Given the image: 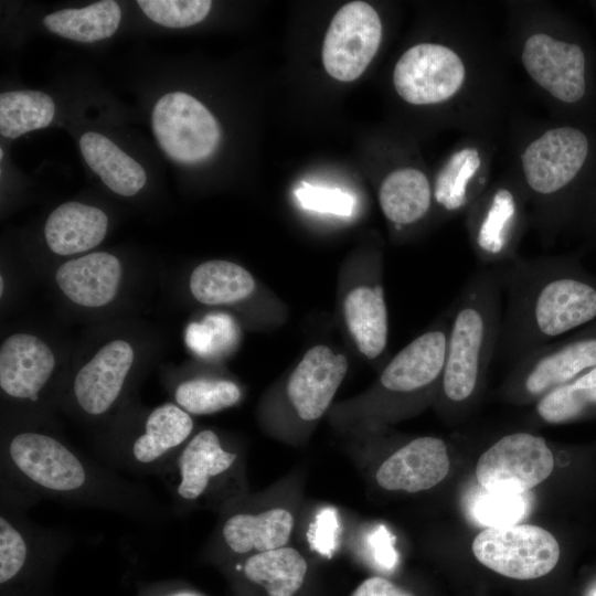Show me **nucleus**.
I'll use <instances>...</instances> for the list:
<instances>
[{"mask_svg":"<svg viewBox=\"0 0 596 596\" xmlns=\"http://www.w3.org/2000/svg\"><path fill=\"white\" fill-rule=\"evenodd\" d=\"M596 158L592 135L582 127L551 128L531 141L521 155L528 187L553 204V220L574 217L588 194L587 178Z\"/></svg>","mask_w":596,"mask_h":596,"instance_id":"nucleus-4","label":"nucleus"},{"mask_svg":"<svg viewBox=\"0 0 596 596\" xmlns=\"http://www.w3.org/2000/svg\"><path fill=\"white\" fill-rule=\"evenodd\" d=\"M121 277L119 259L106 252H96L62 264L56 283L64 295L84 307H102L117 294Z\"/></svg>","mask_w":596,"mask_h":596,"instance_id":"nucleus-21","label":"nucleus"},{"mask_svg":"<svg viewBox=\"0 0 596 596\" xmlns=\"http://www.w3.org/2000/svg\"><path fill=\"white\" fill-rule=\"evenodd\" d=\"M351 596H414L401 588L393 582L381 577L372 576L364 579L352 593Z\"/></svg>","mask_w":596,"mask_h":596,"instance_id":"nucleus-37","label":"nucleus"},{"mask_svg":"<svg viewBox=\"0 0 596 596\" xmlns=\"http://www.w3.org/2000/svg\"><path fill=\"white\" fill-rule=\"evenodd\" d=\"M343 315L359 351L371 360L380 358L389 337L383 286L374 283L353 288L344 298Z\"/></svg>","mask_w":596,"mask_h":596,"instance_id":"nucleus-23","label":"nucleus"},{"mask_svg":"<svg viewBox=\"0 0 596 596\" xmlns=\"http://www.w3.org/2000/svg\"><path fill=\"white\" fill-rule=\"evenodd\" d=\"M238 338V328L226 313H211L201 322H192L185 331L190 350L204 359H216L233 350Z\"/></svg>","mask_w":596,"mask_h":596,"instance_id":"nucleus-33","label":"nucleus"},{"mask_svg":"<svg viewBox=\"0 0 596 596\" xmlns=\"http://www.w3.org/2000/svg\"><path fill=\"white\" fill-rule=\"evenodd\" d=\"M379 201L385 217L402 230L419 222L428 213L432 205L429 181L417 169H397L383 180Z\"/></svg>","mask_w":596,"mask_h":596,"instance_id":"nucleus-26","label":"nucleus"},{"mask_svg":"<svg viewBox=\"0 0 596 596\" xmlns=\"http://www.w3.org/2000/svg\"><path fill=\"white\" fill-rule=\"evenodd\" d=\"M466 67L450 47L419 43L409 47L396 62L393 83L398 95L413 105L438 104L461 88Z\"/></svg>","mask_w":596,"mask_h":596,"instance_id":"nucleus-12","label":"nucleus"},{"mask_svg":"<svg viewBox=\"0 0 596 596\" xmlns=\"http://www.w3.org/2000/svg\"><path fill=\"white\" fill-rule=\"evenodd\" d=\"M166 596H204V595L198 592H193V590H177V592H171L167 594Z\"/></svg>","mask_w":596,"mask_h":596,"instance_id":"nucleus-39","label":"nucleus"},{"mask_svg":"<svg viewBox=\"0 0 596 596\" xmlns=\"http://www.w3.org/2000/svg\"><path fill=\"white\" fill-rule=\"evenodd\" d=\"M526 493L490 492L481 487L471 498L470 512L478 523L487 528L518 524L530 508Z\"/></svg>","mask_w":596,"mask_h":596,"instance_id":"nucleus-34","label":"nucleus"},{"mask_svg":"<svg viewBox=\"0 0 596 596\" xmlns=\"http://www.w3.org/2000/svg\"><path fill=\"white\" fill-rule=\"evenodd\" d=\"M554 469V455L545 439L530 433L509 434L489 447L476 466L479 485L490 492L525 493Z\"/></svg>","mask_w":596,"mask_h":596,"instance_id":"nucleus-9","label":"nucleus"},{"mask_svg":"<svg viewBox=\"0 0 596 596\" xmlns=\"http://www.w3.org/2000/svg\"><path fill=\"white\" fill-rule=\"evenodd\" d=\"M79 147L86 163L113 192L132 196L145 185L143 168L107 137L85 132Z\"/></svg>","mask_w":596,"mask_h":596,"instance_id":"nucleus-25","label":"nucleus"},{"mask_svg":"<svg viewBox=\"0 0 596 596\" xmlns=\"http://www.w3.org/2000/svg\"><path fill=\"white\" fill-rule=\"evenodd\" d=\"M348 371V360L331 348L318 344L310 348L291 372L286 394L305 422L319 419L330 406Z\"/></svg>","mask_w":596,"mask_h":596,"instance_id":"nucleus-15","label":"nucleus"},{"mask_svg":"<svg viewBox=\"0 0 596 596\" xmlns=\"http://www.w3.org/2000/svg\"><path fill=\"white\" fill-rule=\"evenodd\" d=\"M0 292L1 295L3 292V277L2 276L0 277Z\"/></svg>","mask_w":596,"mask_h":596,"instance_id":"nucleus-40","label":"nucleus"},{"mask_svg":"<svg viewBox=\"0 0 596 596\" xmlns=\"http://www.w3.org/2000/svg\"><path fill=\"white\" fill-rule=\"evenodd\" d=\"M382 23L372 6L352 1L334 14L322 45V63L333 78L352 82L377 52Z\"/></svg>","mask_w":596,"mask_h":596,"instance_id":"nucleus-11","label":"nucleus"},{"mask_svg":"<svg viewBox=\"0 0 596 596\" xmlns=\"http://www.w3.org/2000/svg\"><path fill=\"white\" fill-rule=\"evenodd\" d=\"M193 419L173 403L153 408L143 430L111 464L134 472L161 476L180 449L191 438Z\"/></svg>","mask_w":596,"mask_h":596,"instance_id":"nucleus-13","label":"nucleus"},{"mask_svg":"<svg viewBox=\"0 0 596 596\" xmlns=\"http://www.w3.org/2000/svg\"><path fill=\"white\" fill-rule=\"evenodd\" d=\"M236 570L267 596H295L304 585L308 564L298 550L286 545L245 556Z\"/></svg>","mask_w":596,"mask_h":596,"instance_id":"nucleus-24","label":"nucleus"},{"mask_svg":"<svg viewBox=\"0 0 596 596\" xmlns=\"http://www.w3.org/2000/svg\"><path fill=\"white\" fill-rule=\"evenodd\" d=\"M134 362V350L124 340H114L76 373L73 394L79 408L92 416L108 412L119 398Z\"/></svg>","mask_w":596,"mask_h":596,"instance_id":"nucleus-18","label":"nucleus"},{"mask_svg":"<svg viewBox=\"0 0 596 596\" xmlns=\"http://www.w3.org/2000/svg\"><path fill=\"white\" fill-rule=\"evenodd\" d=\"M535 414L547 424H564L596 415V366L540 397Z\"/></svg>","mask_w":596,"mask_h":596,"instance_id":"nucleus-29","label":"nucleus"},{"mask_svg":"<svg viewBox=\"0 0 596 596\" xmlns=\"http://www.w3.org/2000/svg\"><path fill=\"white\" fill-rule=\"evenodd\" d=\"M55 114L53 99L43 92L14 91L0 95V134L18 138L29 131L45 128Z\"/></svg>","mask_w":596,"mask_h":596,"instance_id":"nucleus-30","label":"nucleus"},{"mask_svg":"<svg viewBox=\"0 0 596 596\" xmlns=\"http://www.w3.org/2000/svg\"><path fill=\"white\" fill-rule=\"evenodd\" d=\"M295 518L290 510L275 507L258 512L235 510L224 517L219 529L220 546L234 556L286 546Z\"/></svg>","mask_w":596,"mask_h":596,"instance_id":"nucleus-20","label":"nucleus"},{"mask_svg":"<svg viewBox=\"0 0 596 596\" xmlns=\"http://www.w3.org/2000/svg\"><path fill=\"white\" fill-rule=\"evenodd\" d=\"M522 219L521 203L508 188H498L473 211L471 242L485 267L505 265L517 257Z\"/></svg>","mask_w":596,"mask_h":596,"instance_id":"nucleus-16","label":"nucleus"},{"mask_svg":"<svg viewBox=\"0 0 596 596\" xmlns=\"http://www.w3.org/2000/svg\"><path fill=\"white\" fill-rule=\"evenodd\" d=\"M574 217L586 234L596 240V187L585 196Z\"/></svg>","mask_w":596,"mask_h":596,"instance_id":"nucleus-38","label":"nucleus"},{"mask_svg":"<svg viewBox=\"0 0 596 596\" xmlns=\"http://www.w3.org/2000/svg\"><path fill=\"white\" fill-rule=\"evenodd\" d=\"M504 265L482 267L461 287L453 310L440 391L448 405L476 396L500 340Z\"/></svg>","mask_w":596,"mask_h":596,"instance_id":"nucleus-3","label":"nucleus"},{"mask_svg":"<svg viewBox=\"0 0 596 596\" xmlns=\"http://www.w3.org/2000/svg\"><path fill=\"white\" fill-rule=\"evenodd\" d=\"M238 460L214 430L203 429L187 441L160 477L178 505H199L232 487Z\"/></svg>","mask_w":596,"mask_h":596,"instance_id":"nucleus-6","label":"nucleus"},{"mask_svg":"<svg viewBox=\"0 0 596 596\" xmlns=\"http://www.w3.org/2000/svg\"><path fill=\"white\" fill-rule=\"evenodd\" d=\"M242 397L238 385L221 379H190L174 391L177 405L190 415H209L234 406Z\"/></svg>","mask_w":596,"mask_h":596,"instance_id":"nucleus-32","label":"nucleus"},{"mask_svg":"<svg viewBox=\"0 0 596 596\" xmlns=\"http://www.w3.org/2000/svg\"><path fill=\"white\" fill-rule=\"evenodd\" d=\"M1 470L6 480L32 494L143 519L166 513V508L146 489L41 432L12 435L2 448Z\"/></svg>","mask_w":596,"mask_h":596,"instance_id":"nucleus-2","label":"nucleus"},{"mask_svg":"<svg viewBox=\"0 0 596 596\" xmlns=\"http://www.w3.org/2000/svg\"><path fill=\"white\" fill-rule=\"evenodd\" d=\"M121 19L119 4L113 0L81 9H64L43 18L45 28L65 39L91 43L111 36Z\"/></svg>","mask_w":596,"mask_h":596,"instance_id":"nucleus-27","label":"nucleus"},{"mask_svg":"<svg viewBox=\"0 0 596 596\" xmlns=\"http://www.w3.org/2000/svg\"><path fill=\"white\" fill-rule=\"evenodd\" d=\"M449 466L443 439L417 437L390 455L376 470L375 479L385 490L415 493L441 482Z\"/></svg>","mask_w":596,"mask_h":596,"instance_id":"nucleus-17","label":"nucleus"},{"mask_svg":"<svg viewBox=\"0 0 596 596\" xmlns=\"http://www.w3.org/2000/svg\"><path fill=\"white\" fill-rule=\"evenodd\" d=\"M596 366V321L544 344L514 363L507 385L519 398L539 400Z\"/></svg>","mask_w":596,"mask_h":596,"instance_id":"nucleus-7","label":"nucleus"},{"mask_svg":"<svg viewBox=\"0 0 596 596\" xmlns=\"http://www.w3.org/2000/svg\"><path fill=\"white\" fill-rule=\"evenodd\" d=\"M107 226L108 217L104 211L71 201L49 215L44 235L50 249L64 256L97 246L104 240Z\"/></svg>","mask_w":596,"mask_h":596,"instance_id":"nucleus-22","label":"nucleus"},{"mask_svg":"<svg viewBox=\"0 0 596 596\" xmlns=\"http://www.w3.org/2000/svg\"><path fill=\"white\" fill-rule=\"evenodd\" d=\"M471 547L486 567L522 581L549 574L561 554L555 536L532 524L487 528L475 536Z\"/></svg>","mask_w":596,"mask_h":596,"instance_id":"nucleus-8","label":"nucleus"},{"mask_svg":"<svg viewBox=\"0 0 596 596\" xmlns=\"http://www.w3.org/2000/svg\"><path fill=\"white\" fill-rule=\"evenodd\" d=\"M55 368L49 345L35 336L14 333L0 348V387L15 400L36 403Z\"/></svg>","mask_w":596,"mask_h":596,"instance_id":"nucleus-19","label":"nucleus"},{"mask_svg":"<svg viewBox=\"0 0 596 596\" xmlns=\"http://www.w3.org/2000/svg\"><path fill=\"white\" fill-rule=\"evenodd\" d=\"M521 61L529 76L560 103L568 107L589 103L592 62L581 41L534 33L524 42Z\"/></svg>","mask_w":596,"mask_h":596,"instance_id":"nucleus-5","label":"nucleus"},{"mask_svg":"<svg viewBox=\"0 0 596 596\" xmlns=\"http://www.w3.org/2000/svg\"><path fill=\"white\" fill-rule=\"evenodd\" d=\"M137 4L153 22L167 28H187L207 15L209 0H138Z\"/></svg>","mask_w":596,"mask_h":596,"instance_id":"nucleus-35","label":"nucleus"},{"mask_svg":"<svg viewBox=\"0 0 596 596\" xmlns=\"http://www.w3.org/2000/svg\"><path fill=\"white\" fill-rule=\"evenodd\" d=\"M480 164L479 151L475 147H464L454 152L439 170L433 195L445 212L457 213L469 205V184Z\"/></svg>","mask_w":596,"mask_h":596,"instance_id":"nucleus-31","label":"nucleus"},{"mask_svg":"<svg viewBox=\"0 0 596 596\" xmlns=\"http://www.w3.org/2000/svg\"><path fill=\"white\" fill-rule=\"evenodd\" d=\"M299 204L307 210L338 216H350L354 198L341 189L301 182L295 191Z\"/></svg>","mask_w":596,"mask_h":596,"instance_id":"nucleus-36","label":"nucleus"},{"mask_svg":"<svg viewBox=\"0 0 596 596\" xmlns=\"http://www.w3.org/2000/svg\"><path fill=\"white\" fill-rule=\"evenodd\" d=\"M504 306L497 355L513 364L561 336L596 321V275L573 256L504 265Z\"/></svg>","mask_w":596,"mask_h":596,"instance_id":"nucleus-1","label":"nucleus"},{"mask_svg":"<svg viewBox=\"0 0 596 596\" xmlns=\"http://www.w3.org/2000/svg\"><path fill=\"white\" fill-rule=\"evenodd\" d=\"M190 291L205 305L241 301L255 289L253 276L244 267L228 260H207L190 276Z\"/></svg>","mask_w":596,"mask_h":596,"instance_id":"nucleus-28","label":"nucleus"},{"mask_svg":"<svg viewBox=\"0 0 596 596\" xmlns=\"http://www.w3.org/2000/svg\"><path fill=\"white\" fill-rule=\"evenodd\" d=\"M152 130L162 150L181 163L209 158L221 137L211 111L183 92L168 93L159 98L152 110Z\"/></svg>","mask_w":596,"mask_h":596,"instance_id":"nucleus-10","label":"nucleus"},{"mask_svg":"<svg viewBox=\"0 0 596 596\" xmlns=\"http://www.w3.org/2000/svg\"><path fill=\"white\" fill-rule=\"evenodd\" d=\"M449 321L450 312L390 360L380 375L384 392L405 396L440 385Z\"/></svg>","mask_w":596,"mask_h":596,"instance_id":"nucleus-14","label":"nucleus"}]
</instances>
